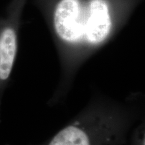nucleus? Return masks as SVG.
I'll list each match as a JSON object with an SVG mask.
<instances>
[{"label":"nucleus","instance_id":"obj_2","mask_svg":"<svg viewBox=\"0 0 145 145\" xmlns=\"http://www.w3.org/2000/svg\"><path fill=\"white\" fill-rule=\"evenodd\" d=\"M117 141L115 132L104 120L93 125L77 122L61 130L48 145H114Z\"/></svg>","mask_w":145,"mask_h":145},{"label":"nucleus","instance_id":"obj_3","mask_svg":"<svg viewBox=\"0 0 145 145\" xmlns=\"http://www.w3.org/2000/svg\"><path fill=\"white\" fill-rule=\"evenodd\" d=\"M18 49L16 30L7 27L0 32V81H5L10 77Z\"/></svg>","mask_w":145,"mask_h":145},{"label":"nucleus","instance_id":"obj_1","mask_svg":"<svg viewBox=\"0 0 145 145\" xmlns=\"http://www.w3.org/2000/svg\"><path fill=\"white\" fill-rule=\"evenodd\" d=\"M53 26L59 39L69 44H100L112 30L110 5L106 0H60Z\"/></svg>","mask_w":145,"mask_h":145}]
</instances>
